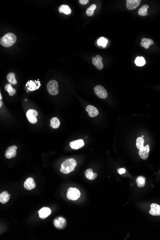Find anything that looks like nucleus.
Returning <instances> with one entry per match:
<instances>
[{"label":"nucleus","mask_w":160,"mask_h":240,"mask_svg":"<svg viewBox=\"0 0 160 240\" xmlns=\"http://www.w3.org/2000/svg\"><path fill=\"white\" fill-rule=\"evenodd\" d=\"M76 165L77 162L75 159L73 158L67 159L61 164L60 172L64 174H68L73 171Z\"/></svg>","instance_id":"1"},{"label":"nucleus","mask_w":160,"mask_h":240,"mask_svg":"<svg viewBox=\"0 0 160 240\" xmlns=\"http://www.w3.org/2000/svg\"><path fill=\"white\" fill-rule=\"evenodd\" d=\"M16 40V37L13 33H8L5 35L0 39L1 44L4 47H8L13 46Z\"/></svg>","instance_id":"2"},{"label":"nucleus","mask_w":160,"mask_h":240,"mask_svg":"<svg viewBox=\"0 0 160 240\" xmlns=\"http://www.w3.org/2000/svg\"><path fill=\"white\" fill-rule=\"evenodd\" d=\"M47 92L49 94L55 96L59 93V85L55 80H52L47 83Z\"/></svg>","instance_id":"3"},{"label":"nucleus","mask_w":160,"mask_h":240,"mask_svg":"<svg viewBox=\"0 0 160 240\" xmlns=\"http://www.w3.org/2000/svg\"><path fill=\"white\" fill-rule=\"evenodd\" d=\"M80 196L81 193L79 189L77 188L70 187L68 189L67 197L69 200L73 201L77 200L80 198Z\"/></svg>","instance_id":"4"},{"label":"nucleus","mask_w":160,"mask_h":240,"mask_svg":"<svg viewBox=\"0 0 160 240\" xmlns=\"http://www.w3.org/2000/svg\"><path fill=\"white\" fill-rule=\"evenodd\" d=\"M94 93L101 99H105L107 97V93L106 89L102 86L96 85L94 88Z\"/></svg>","instance_id":"5"},{"label":"nucleus","mask_w":160,"mask_h":240,"mask_svg":"<svg viewBox=\"0 0 160 240\" xmlns=\"http://www.w3.org/2000/svg\"><path fill=\"white\" fill-rule=\"evenodd\" d=\"M53 224L55 227L57 229L62 230L66 227L67 225V222L64 218L62 217H58L56 218L53 220Z\"/></svg>","instance_id":"6"},{"label":"nucleus","mask_w":160,"mask_h":240,"mask_svg":"<svg viewBox=\"0 0 160 240\" xmlns=\"http://www.w3.org/2000/svg\"><path fill=\"white\" fill-rule=\"evenodd\" d=\"M38 115V113L36 110L34 109H29L28 110L26 114V116L27 119L30 123L32 124H35L37 122V117Z\"/></svg>","instance_id":"7"},{"label":"nucleus","mask_w":160,"mask_h":240,"mask_svg":"<svg viewBox=\"0 0 160 240\" xmlns=\"http://www.w3.org/2000/svg\"><path fill=\"white\" fill-rule=\"evenodd\" d=\"M17 147L15 145L10 146L6 150L5 153V156L7 159H11L16 156Z\"/></svg>","instance_id":"8"},{"label":"nucleus","mask_w":160,"mask_h":240,"mask_svg":"<svg viewBox=\"0 0 160 240\" xmlns=\"http://www.w3.org/2000/svg\"><path fill=\"white\" fill-rule=\"evenodd\" d=\"M103 58L99 55H97L96 57H93L92 58V62L93 64L96 66L98 70H102L104 67L103 65Z\"/></svg>","instance_id":"9"},{"label":"nucleus","mask_w":160,"mask_h":240,"mask_svg":"<svg viewBox=\"0 0 160 240\" xmlns=\"http://www.w3.org/2000/svg\"><path fill=\"white\" fill-rule=\"evenodd\" d=\"M141 3L140 0H127L126 7L129 10H133L138 7Z\"/></svg>","instance_id":"10"},{"label":"nucleus","mask_w":160,"mask_h":240,"mask_svg":"<svg viewBox=\"0 0 160 240\" xmlns=\"http://www.w3.org/2000/svg\"><path fill=\"white\" fill-rule=\"evenodd\" d=\"M149 213L152 216H158L160 215V205L156 203L151 205V209Z\"/></svg>","instance_id":"11"},{"label":"nucleus","mask_w":160,"mask_h":240,"mask_svg":"<svg viewBox=\"0 0 160 240\" xmlns=\"http://www.w3.org/2000/svg\"><path fill=\"white\" fill-rule=\"evenodd\" d=\"M52 213V211L49 208L47 207H43L38 212L39 217L41 219L47 218L48 216L50 215Z\"/></svg>","instance_id":"12"},{"label":"nucleus","mask_w":160,"mask_h":240,"mask_svg":"<svg viewBox=\"0 0 160 240\" xmlns=\"http://www.w3.org/2000/svg\"><path fill=\"white\" fill-rule=\"evenodd\" d=\"M36 183L32 177H29L26 179L24 183V187L27 190H31L36 187Z\"/></svg>","instance_id":"13"},{"label":"nucleus","mask_w":160,"mask_h":240,"mask_svg":"<svg viewBox=\"0 0 160 240\" xmlns=\"http://www.w3.org/2000/svg\"><path fill=\"white\" fill-rule=\"evenodd\" d=\"M84 145V141L81 139L74 140L73 142H71L70 143V146L73 150H78L83 147Z\"/></svg>","instance_id":"14"},{"label":"nucleus","mask_w":160,"mask_h":240,"mask_svg":"<svg viewBox=\"0 0 160 240\" xmlns=\"http://www.w3.org/2000/svg\"><path fill=\"white\" fill-rule=\"evenodd\" d=\"M149 152H150V146L149 145H147L144 146L143 149L139 151V155L140 158L143 160H146L149 157Z\"/></svg>","instance_id":"15"},{"label":"nucleus","mask_w":160,"mask_h":240,"mask_svg":"<svg viewBox=\"0 0 160 240\" xmlns=\"http://www.w3.org/2000/svg\"><path fill=\"white\" fill-rule=\"evenodd\" d=\"M86 111L87 112L90 117H94L98 115L99 112L96 107L92 105H89L86 108Z\"/></svg>","instance_id":"16"},{"label":"nucleus","mask_w":160,"mask_h":240,"mask_svg":"<svg viewBox=\"0 0 160 240\" xmlns=\"http://www.w3.org/2000/svg\"><path fill=\"white\" fill-rule=\"evenodd\" d=\"M26 86L28 87V90L31 91H33L35 90L38 89L40 86V83L39 81H30L26 84Z\"/></svg>","instance_id":"17"},{"label":"nucleus","mask_w":160,"mask_h":240,"mask_svg":"<svg viewBox=\"0 0 160 240\" xmlns=\"http://www.w3.org/2000/svg\"><path fill=\"white\" fill-rule=\"evenodd\" d=\"M85 176L87 179L93 180L97 177V174L93 173V170L92 169H88L85 172Z\"/></svg>","instance_id":"18"},{"label":"nucleus","mask_w":160,"mask_h":240,"mask_svg":"<svg viewBox=\"0 0 160 240\" xmlns=\"http://www.w3.org/2000/svg\"><path fill=\"white\" fill-rule=\"evenodd\" d=\"M154 44L153 40L151 39H147V38H142L140 42V45L142 47H144L145 49H149L150 46Z\"/></svg>","instance_id":"19"},{"label":"nucleus","mask_w":160,"mask_h":240,"mask_svg":"<svg viewBox=\"0 0 160 240\" xmlns=\"http://www.w3.org/2000/svg\"><path fill=\"white\" fill-rule=\"evenodd\" d=\"M10 195L7 191H3L0 194V202L3 204H5L8 202L10 199Z\"/></svg>","instance_id":"20"},{"label":"nucleus","mask_w":160,"mask_h":240,"mask_svg":"<svg viewBox=\"0 0 160 240\" xmlns=\"http://www.w3.org/2000/svg\"><path fill=\"white\" fill-rule=\"evenodd\" d=\"M7 80L10 84H17V81L15 77V74L13 73H10L7 75Z\"/></svg>","instance_id":"21"},{"label":"nucleus","mask_w":160,"mask_h":240,"mask_svg":"<svg viewBox=\"0 0 160 240\" xmlns=\"http://www.w3.org/2000/svg\"><path fill=\"white\" fill-rule=\"evenodd\" d=\"M60 121L57 117H53L50 120V126L53 129H58L60 126Z\"/></svg>","instance_id":"22"},{"label":"nucleus","mask_w":160,"mask_h":240,"mask_svg":"<svg viewBox=\"0 0 160 240\" xmlns=\"http://www.w3.org/2000/svg\"><path fill=\"white\" fill-rule=\"evenodd\" d=\"M145 180H146V178L143 176H138L137 178V180H136V182H137L138 186L140 187V188L144 187L145 184Z\"/></svg>","instance_id":"23"},{"label":"nucleus","mask_w":160,"mask_h":240,"mask_svg":"<svg viewBox=\"0 0 160 240\" xmlns=\"http://www.w3.org/2000/svg\"><path fill=\"white\" fill-rule=\"evenodd\" d=\"M59 12L60 13H63L65 14H70L71 13V9L69 6L66 5H62L59 8Z\"/></svg>","instance_id":"24"},{"label":"nucleus","mask_w":160,"mask_h":240,"mask_svg":"<svg viewBox=\"0 0 160 240\" xmlns=\"http://www.w3.org/2000/svg\"><path fill=\"white\" fill-rule=\"evenodd\" d=\"M149 8V6L147 4H145L142 6L138 11V14L139 15L141 16H147L148 14L147 10Z\"/></svg>","instance_id":"25"},{"label":"nucleus","mask_w":160,"mask_h":240,"mask_svg":"<svg viewBox=\"0 0 160 240\" xmlns=\"http://www.w3.org/2000/svg\"><path fill=\"white\" fill-rule=\"evenodd\" d=\"M135 63L138 66H143L145 64L146 61L143 57H137L135 60Z\"/></svg>","instance_id":"26"},{"label":"nucleus","mask_w":160,"mask_h":240,"mask_svg":"<svg viewBox=\"0 0 160 240\" xmlns=\"http://www.w3.org/2000/svg\"><path fill=\"white\" fill-rule=\"evenodd\" d=\"M144 140L143 138L138 137L136 140V146L139 150L143 149L144 147Z\"/></svg>","instance_id":"27"},{"label":"nucleus","mask_w":160,"mask_h":240,"mask_svg":"<svg viewBox=\"0 0 160 240\" xmlns=\"http://www.w3.org/2000/svg\"><path fill=\"white\" fill-rule=\"evenodd\" d=\"M5 90L8 92L10 96H13L16 93V90L13 88L11 84H7L4 87Z\"/></svg>","instance_id":"28"},{"label":"nucleus","mask_w":160,"mask_h":240,"mask_svg":"<svg viewBox=\"0 0 160 240\" xmlns=\"http://www.w3.org/2000/svg\"><path fill=\"white\" fill-rule=\"evenodd\" d=\"M96 4H93L90 6L88 8H87L86 12L87 16H93L94 14V11L96 9Z\"/></svg>","instance_id":"29"},{"label":"nucleus","mask_w":160,"mask_h":240,"mask_svg":"<svg viewBox=\"0 0 160 240\" xmlns=\"http://www.w3.org/2000/svg\"><path fill=\"white\" fill-rule=\"evenodd\" d=\"M107 42H108V41L107 39L104 37H100V39L97 40V44L99 46H102L103 47H106Z\"/></svg>","instance_id":"30"},{"label":"nucleus","mask_w":160,"mask_h":240,"mask_svg":"<svg viewBox=\"0 0 160 240\" xmlns=\"http://www.w3.org/2000/svg\"><path fill=\"white\" fill-rule=\"evenodd\" d=\"M79 1L80 3L83 5L87 4L89 3L88 0H80Z\"/></svg>","instance_id":"31"},{"label":"nucleus","mask_w":160,"mask_h":240,"mask_svg":"<svg viewBox=\"0 0 160 240\" xmlns=\"http://www.w3.org/2000/svg\"><path fill=\"white\" fill-rule=\"evenodd\" d=\"M126 172V169L125 168L119 169V173L120 174H123Z\"/></svg>","instance_id":"32"},{"label":"nucleus","mask_w":160,"mask_h":240,"mask_svg":"<svg viewBox=\"0 0 160 240\" xmlns=\"http://www.w3.org/2000/svg\"><path fill=\"white\" fill-rule=\"evenodd\" d=\"M2 105H3V103H2V102L1 101H0V107H1L2 106Z\"/></svg>","instance_id":"33"},{"label":"nucleus","mask_w":160,"mask_h":240,"mask_svg":"<svg viewBox=\"0 0 160 240\" xmlns=\"http://www.w3.org/2000/svg\"><path fill=\"white\" fill-rule=\"evenodd\" d=\"M1 99H2V96H1V94H0V100H1Z\"/></svg>","instance_id":"34"}]
</instances>
